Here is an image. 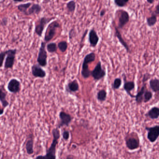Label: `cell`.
Wrapping results in <instances>:
<instances>
[{
  "mask_svg": "<svg viewBox=\"0 0 159 159\" xmlns=\"http://www.w3.org/2000/svg\"><path fill=\"white\" fill-rule=\"evenodd\" d=\"M66 91L70 93H75L78 91L79 89V85L76 80H75L72 82H70L65 87Z\"/></svg>",
  "mask_w": 159,
  "mask_h": 159,
  "instance_id": "cell-16",
  "label": "cell"
},
{
  "mask_svg": "<svg viewBox=\"0 0 159 159\" xmlns=\"http://www.w3.org/2000/svg\"><path fill=\"white\" fill-rule=\"evenodd\" d=\"M66 8L68 12L73 13L76 9V2L73 0L68 1L67 4Z\"/></svg>",
  "mask_w": 159,
  "mask_h": 159,
  "instance_id": "cell-27",
  "label": "cell"
},
{
  "mask_svg": "<svg viewBox=\"0 0 159 159\" xmlns=\"http://www.w3.org/2000/svg\"><path fill=\"white\" fill-rule=\"evenodd\" d=\"M120 12L118 18V28L122 29L127 24L130 20V16L128 13L124 10H119Z\"/></svg>",
  "mask_w": 159,
  "mask_h": 159,
  "instance_id": "cell-11",
  "label": "cell"
},
{
  "mask_svg": "<svg viewBox=\"0 0 159 159\" xmlns=\"http://www.w3.org/2000/svg\"><path fill=\"white\" fill-rule=\"evenodd\" d=\"M153 13H155L156 15H159V2H158V4L156 6L155 10Z\"/></svg>",
  "mask_w": 159,
  "mask_h": 159,
  "instance_id": "cell-36",
  "label": "cell"
},
{
  "mask_svg": "<svg viewBox=\"0 0 159 159\" xmlns=\"http://www.w3.org/2000/svg\"><path fill=\"white\" fill-rule=\"evenodd\" d=\"M146 84H144L142 87L140 91L137 93L136 95H135V98L137 104H140L143 102V96L145 92L146 91Z\"/></svg>",
  "mask_w": 159,
  "mask_h": 159,
  "instance_id": "cell-20",
  "label": "cell"
},
{
  "mask_svg": "<svg viewBox=\"0 0 159 159\" xmlns=\"http://www.w3.org/2000/svg\"><path fill=\"white\" fill-rule=\"evenodd\" d=\"M66 159H75V157L74 156L72 155H68L67 156Z\"/></svg>",
  "mask_w": 159,
  "mask_h": 159,
  "instance_id": "cell-41",
  "label": "cell"
},
{
  "mask_svg": "<svg viewBox=\"0 0 159 159\" xmlns=\"http://www.w3.org/2000/svg\"><path fill=\"white\" fill-rule=\"evenodd\" d=\"M123 79L124 81V84L123 86V88L125 91L127 93V94L130 96L131 98H135V95H133L131 93V91L134 89L136 87L135 82L132 81H126V77L125 75L123 77Z\"/></svg>",
  "mask_w": 159,
  "mask_h": 159,
  "instance_id": "cell-14",
  "label": "cell"
},
{
  "mask_svg": "<svg viewBox=\"0 0 159 159\" xmlns=\"http://www.w3.org/2000/svg\"><path fill=\"white\" fill-rule=\"evenodd\" d=\"M8 23V19L6 17L3 18L1 21V25L2 26H6Z\"/></svg>",
  "mask_w": 159,
  "mask_h": 159,
  "instance_id": "cell-35",
  "label": "cell"
},
{
  "mask_svg": "<svg viewBox=\"0 0 159 159\" xmlns=\"http://www.w3.org/2000/svg\"><path fill=\"white\" fill-rule=\"evenodd\" d=\"M107 97V93L104 89L101 90L99 91L97 94V98L99 101L101 102H103L106 100Z\"/></svg>",
  "mask_w": 159,
  "mask_h": 159,
  "instance_id": "cell-26",
  "label": "cell"
},
{
  "mask_svg": "<svg viewBox=\"0 0 159 159\" xmlns=\"http://www.w3.org/2000/svg\"><path fill=\"white\" fill-rule=\"evenodd\" d=\"M149 75H149V74H145L143 76V82H146V81H147V80H148V79L149 78V77H150L151 76H148Z\"/></svg>",
  "mask_w": 159,
  "mask_h": 159,
  "instance_id": "cell-37",
  "label": "cell"
},
{
  "mask_svg": "<svg viewBox=\"0 0 159 159\" xmlns=\"http://www.w3.org/2000/svg\"><path fill=\"white\" fill-rule=\"evenodd\" d=\"M149 86L153 92H159V80L158 79H152L149 81Z\"/></svg>",
  "mask_w": 159,
  "mask_h": 159,
  "instance_id": "cell-22",
  "label": "cell"
},
{
  "mask_svg": "<svg viewBox=\"0 0 159 159\" xmlns=\"http://www.w3.org/2000/svg\"><path fill=\"white\" fill-rule=\"evenodd\" d=\"M96 58V55L94 52L87 54L84 57L83 63L82 65L81 74L84 78L87 79L91 75V71L89 69V63L94 62Z\"/></svg>",
  "mask_w": 159,
  "mask_h": 159,
  "instance_id": "cell-2",
  "label": "cell"
},
{
  "mask_svg": "<svg viewBox=\"0 0 159 159\" xmlns=\"http://www.w3.org/2000/svg\"><path fill=\"white\" fill-rule=\"evenodd\" d=\"M145 129L148 132L147 138L151 143H154L159 137V125H155L153 127H146Z\"/></svg>",
  "mask_w": 159,
  "mask_h": 159,
  "instance_id": "cell-8",
  "label": "cell"
},
{
  "mask_svg": "<svg viewBox=\"0 0 159 159\" xmlns=\"http://www.w3.org/2000/svg\"><path fill=\"white\" fill-rule=\"evenodd\" d=\"M4 108H2L1 105H0V116H1L4 113Z\"/></svg>",
  "mask_w": 159,
  "mask_h": 159,
  "instance_id": "cell-40",
  "label": "cell"
},
{
  "mask_svg": "<svg viewBox=\"0 0 159 159\" xmlns=\"http://www.w3.org/2000/svg\"><path fill=\"white\" fill-rule=\"evenodd\" d=\"M7 55V51H1L0 52V68L2 67L4 64L5 58Z\"/></svg>",
  "mask_w": 159,
  "mask_h": 159,
  "instance_id": "cell-33",
  "label": "cell"
},
{
  "mask_svg": "<svg viewBox=\"0 0 159 159\" xmlns=\"http://www.w3.org/2000/svg\"><path fill=\"white\" fill-rule=\"evenodd\" d=\"M7 51V57L4 63V67L5 69L8 70L9 68H12L15 63V58L17 53V49H9Z\"/></svg>",
  "mask_w": 159,
  "mask_h": 159,
  "instance_id": "cell-7",
  "label": "cell"
},
{
  "mask_svg": "<svg viewBox=\"0 0 159 159\" xmlns=\"http://www.w3.org/2000/svg\"><path fill=\"white\" fill-rule=\"evenodd\" d=\"M74 33H75V30L74 29H71L69 33V37H70V39H71L73 37V35Z\"/></svg>",
  "mask_w": 159,
  "mask_h": 159,
  "instance_id": "cell-38",
  "label": "cell"
},
{
  "mask_svg": "<svg viewBox=\"0 0 159 159\" xmlns=\"http://www.w3.org/2000/svg\"><path fill=\"white\" fill-rule=\"evenodd\" d=\"M31 2H27L26 4H21L17 6V9L24 15L27 16V12L29 8L31 6Z\"/></svg>",
  "mask_w": 159,
  "mask_h": 159,
  "instance_id": "cell-23",
  "label": "cell"
},
{
  "mask_svg": "<svg viewBox=\"0 0 159 159\" xmlns=\"http://www.w3.org/2000/svg\"><path fill=\"white\" fill-rule=\"evenodd\" d=\"M106 75L105 71L103 70L102 67V63L101 62H98L94 69L91 72V75L95 81H99L103 78Z\"/></svg>",
  "mask_w": 159,
  "mask_h": 159,
  "instance_id": "cell-9",
  "label": "cell"
},
{
  "mask_svg": "<svg viewBox=\"0 0 159 159\" xmlns=\"http://www.w3.org/2000/svg\"><path fill=\"white\" fill-rule=\"evenodd\" d=\"M4 87L0 88V102H1L3 108H6L9 105V102L6 99L7 93Z\"/></svg>",
  "mask_w": 159,
  "mask_h": 159,
  "instance_id": "cell-19",
  "label": "cell"
},
{
  "mask_svg": "<svg viewBox=\"0 0 159 159\" xmlns=\"http://www.w3.org/2000/svg\"><path fill=\"white\" fill-rule=\"evenodd\" d=\"M63 139L65 141L68 140L70 137V133L67 130H64L62 133Z\"/></svg>",
  "mask_w": 159,
  "mask_h": 159,
  "instance_id": "cell-34",
  "label": "cell"
},
{
  "mask_svg": "<svg viewBox=\"0 0 159 159\" xmlns=\"http://www.w3.org/2000/svg\"><path fill=\"white\" fill-rule=\"evenodd\" d=\"M147 116L152 120L158 119L159 117V108L157 106L153 107L148 111Z\"/></svg>",
  "mask_w": 159,
  "mask_h": 159,
  "instance_id": "cell-21",
  "label": "cell"
},
{
  "mask_svg": "<svg viewBox=\"0 0 159 159\" xmlns=\"http://www.w3.org/2000/svg\"><path fill=\"white\" fill-rule=\"evenodd\" d=\"M147 1L148 4H153L155 1V0H147Z\"/></svg>",
  "mask_w": 159,
  "mask_h": 159,
  "instance_id": "cell-43",
  "label": "cell"
},
{
  "mask_svg": "<svg viewBox=\"0 0 159 159\" xmlns=\"http://www.w3.org/2000/svg\"><path fill=\"white\" fill-rule=\"evenodd\" d=\"M59 117L60 121L58 125V128H59L63 126L68 127L73 119V118L70 114L66 113L64 111H61L60 113Z\"/></svg>",
  "mask_w": 159,
  "mask_h": 159,
  "instance_id": "cell-10",
  "label": "cell"
},
{
  "mask_svg": "<svg viewBox=\"0 0 159 159\" xmlns=\"http://www.w3.org/2000/svg\"><path fill=\"white\" fill-rule=\"evenodd\" d=\"M1 156V153H0V157Z\"/></svg>",
  "mask_w": 159,
  "mask_h": 159,
  "instance_id": "cell-45",
  "label": "cell"
},
{
  "mask_svg": "<svg viewBox=\"0 0 159 159\" xmlns=\"http://www.w3.org/2000/svg\"><path fill=\"white\" fill-rule=\"evenodd\" d=\"M42 8L39 4H34L32 5L27 12V16L38 15L42 11Z\"/></svg>",
  "mask_w": 159,
  "mask_h": 159,
  "instance_id": "cell-17",
  "label": "cell"
},
{
  "mask_svg": "<svg viewBox=\"0 0 159 159\" xmlns=\"http://www.w3.org/2000/svg\"><path fill=\"white\" fill-rule=\"evenodd\" d=\"M54 18H48L43 16L38 19L35 24V32L39 37H42L43 32L45 29L46 25Z\"/></svg>",
  "mask_w": 159,
  "mask_h": 159,
  "instance_id": "cell-5",
  "label": "cell"
},
{
  "mask_svg": "<svg viewBox=\"0 0 159 159\" xmlns=\"http://www.w3.org/2000/svg\"><path fill=\"white\" fill-rule=\"evenodd\" d=\"M61 27L60 24L57 21H54L48 25L46 29L44 36V42L48 43L52 40L56 34V31L58 28Z\"/></svg>",
  "mask_w": 159,
  "mask_h": 159,
  "instance_id": "cell-4",
  "label": "cell"
},
{
  "mask_svg": "<svg viewBox=\"0 0 159 159\" xmlns=\"http://www.w3.org/2000/svg\"><path fill=\"white\" fill-rule=\"evenodd\" d=\"M15 2H21L23 1L24 0H13Z\"/></svg>",
  "mask_w": 159,
  "mask_h": 159,
  "instance_id": "cell-44",
  "label": "cell"
},
{
  "mask_svg": "<svg viewBox=\"0 0 159 159\" xmlns=\"http://www.w3.org/2000/svg\"><path fill=\"white\" fill-rule=\"evenodd\" d=\"M106 12V11L105 9H103L101 10L100 13V17H103L105 16V15Z\"/></svg>",
  "mask_w": 159,
  "mask_h": 159,
  "instance_id": "cell-39",
  "label": "cell"
},
{
  "mask_svg": "<svg viewBox=\"0 0 159 159\" xmlns=\"http://www.w3.org/2000/svg\"><path fill=\"white\" fill-rule=\"evenodd\" d=\"M114 29H115V35H116V37L118 38V39L119 40L120 43H121V45L126 49L127 52L129 53L130 52V49H129L128 44L123 39L121 33L118 30V28L116 27H114Z\"/></svg>",
  "mask_w": 159,
  "mask_h": 159,
  "instance_id": "cell-18",
  "label": "cell"
},
{
  "mask_svg": "<svg viewBox=\"0 0 159 159\" xmlns=\"http://www.w3.org/2000/svg\"><path fill=\"white\" fill-rule=\"evenodd\" d=\"M26 149L28 155H32L34 153V140L32 138L28 139L26 144Z\"/></svg>",
  "mask_w": 159,
  "mask_h": 159,
  "instance_id": "cell-24",
  "label": "cell"
},
{
  "mask_svg": "<svg viewBox=\"0 0 159 159\" xmlns=\"http://www.w3.org/2000/svg\"><path fill=\"white\" fill-rule=\"evenodd\" d=\"M52 133L53 135V140L50 146L46 150V155L37 156L35 159H56V146L58 143V141L61 136L59 128L57 127L53 129Z\"/></svg>",
  "mask_w": 159,
  "mask_h": 159,
  "instance_id": "cell-1",
  "label": "cell"
},
{
  "mask_svg": "<svg viewBox=\"0 0 159 159\" xmlns=\"http://www.w3.org/2000/svg\"><path fill=\"white\" fill-rule=\"evenodd\" d=\"M7 89L10 93L13 94L19 93L21 89L20 82L16 79H12L8 83Z\"/></svg>",
  "mask_w": 159,
  "mask_h": 159,
  "instance_id": "cell-12",
  "label": "cell"
},
{
  "mask_svg": "<svg viewBox=\"0 0 159 159\" xmlns=\"http://www.w3.org/2000/svg\"><path fill=\"white\" fill-rule=\"evenodd\" d=\"M130 0H114L116 6L119 7H124L126 6Z\"/></svg>",
  "mask_w": 159,
  "mask_h": 159,
  "instance_id": "cell-32",
  "label": "cell"
},
{
  "mask_svg": "<svg viewBox=\"0 0 159 159\" xmlns=\"http://www.w3.org/2000/svg\"><path fill=\"white\" fill-rule=\"evenodd\" d=\"M153 94L151 91L146 90L143 96V102L147 103L152 98Z\"/></svg>",
  "mask_w": 159,
  "mask_h": 159,
  "instance_id": "cell-30",
  "label": "cell"
},
{
  "mask_svg": "<svg viewBox=\"0 0 159 159\" xmlns=\"http://www.w3.org/2000/svg\"><path fill=\"white\" fill-rule=\"evenodd\" d=\"M32 74L35 78H43L46 76V73L38 64H34L31 67Z\"/></svg>",
  "mask_w": 159,
  "mask_h": 159,
  "instance_id": "cell-13",
  "label": "cell"
},
{
  "mask_svg": "<svg viewBox=\"0 0 159 159\" xmlns=\"http://www.w3.org/2000/svg\"><path fill=\"white\" fill-rule=\"evenodd\" d=\"M99 37L94 29L90 30L89 34V40L90 46L94 48L97 46L99 41Z\"/></svg>",
  "mask_w": 159,
  "mask_h": 159,
  "instance_id": "cell-15",
  "label": "cell"
},
{
  "mask_svg": "<svg viewBox=\"0 0 159 159\" xmlns=\"http://www.w3.org/2000/svg\"><path fill=\"white\" fill-rule=\"evenodd\" d=\"M67 47H68V44H67V42L66 41H62L58 44V47L62 53H64L66 51Z\"/></svg>",
  "mask_w": 159,
  "mask_h": 159,
  "instance_id": "cell-29",
  "label": "cell"
},
{
  "mask_svg": "<svg viewBox=\"0 0 159 159\" xmlns=\"http://www.w3.org/2000/svg\"><path fill=\"white\" fill-rule=\"evenodd\" d=\"M51 0H43V4H48L50 2Z\"/></svg>",
  "mask_w": 159,
  "mask_h": 159,
  "instance_id": "cell-42",
  "label": "cell"
},
{
  "mask_svg": "<svg viewBox=\"0 0 159 159\" xmlns=\"http://www.w3.org/2000/svg\"><path fill=\"white\" fill-rule=\"evenodd\" d=\"M125 143L126 147L129 150L137 149L140 147V141L138 135L135 133H132L125 137Z\"/></svg>",
  "mask_w": 159,
  "mask_h": 159,
  "instance_id": "cell-3",
  "label": "cell"
},
{
  "mask_svg": "<svg viewBox=\"0 0 159 159\" xmlns=\"http://www.w3.org/2000/svg\"><path fill=\"white\" fill-rule=\"evenodd\" d=\"M122 84V81L120 78L115 79L113 83L112 84V87L114 90L118 89L120 88Z\"/></svg>",
  "mask_w": 159,
  "mask_h": 159,
  "instance_id": "cell-31",
  "label": "cell"
},
{
  "mask_svg": "<svg viewBox=\"0 0 159 159\" xmlns=\"http://www.w3.org/2000/svg\"><path fill=\"white\" fill-rule=\"evenodd\" d=\"M47 50L50 53H55L57 50V47L55 43H49L47 45Z\"/></svg>",
  "mask_w": 159,
  "mask_h": 159,
  "instance_id": "cell-28",
  "label": "cell"
},
{
  "mask_svg": "<svg viewBox=\"0 0 159 159\" xmlns=\"http://www.w3.org/2000/svg\"><path fill=\"white\" fill-rule=\"evenodd\" d=\"M157 21V15L153 13L150 17H148L147 19V24L149 27H151L154 26Z\"/></svg>",
  "mask_w": 159,
  "mask_h": 159,
  "instance_id": "cell-25",
  "label": "cell"
},
{
  "mask_svg": "<svg viewBox=\"0 0 159 159\" xmlns=\"http://www.w3.org/2000/svg\"><path fill=\"white\" fill-rule=\"evenodd\" d=\"M46 44L45 42H42L38 53L37 62L40 66L45 67L47 65V52L46 50Z\"/></svg>",
  "mask_w": 159,
  "mask_h": 159,
  "instance_id": "cell-6",
  "label": "cell"
}]
</instances>
